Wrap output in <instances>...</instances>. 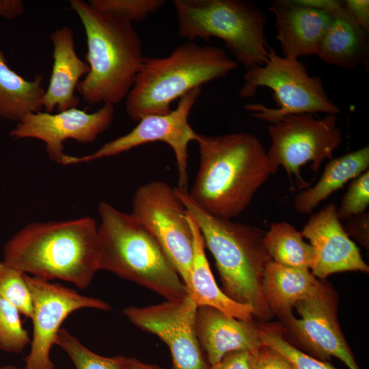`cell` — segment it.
<instances>
[{"mask_svg":"<svg viewBox=\"0 0 369 369\" xmlns=\"http://www.w3.org/2000/svg\"><path fill=\"white\" fill-rule=\"evenodd\" d=\"M320 284L307 268L284 266L270 261L262 280V292L271 314L282 321L292 314V308L317 290Z\"/></svg>","mask_w":369,"mask_h":369,"instance_id":"cell-21","label":"cell"},{"mask_svg":"<svg viewBox=\"0 0 369 369\" xmlns=\"http://www.w3.org/2000/svg\"><path fill=\"white\" fill-rule=\"evenodd\" d=\"M55 343L66 351L76 369H128V358L122 355L107 357L96 354L64 329L59 330Z\"/></svg>","mask_w":369,"mask_h":369,"instance_id":"cell-26","label":"cell"},{"mask_svg":"<svg viewBox=\"0 0 369 369\" xmlns=\"http://www.w3.org/2000/svg\"><path fill=\"white\" fill-rule=\"evenodd\" d=\"M33 303V336L25 369H54L50 351L64 320L72 312L85 308L104 311L111 306L102 300L81 295L59 284H53L25 273Z\"/></svg>","mask_w":369,"mask_h":369,"instance_id":"cell-13","label":"cell"},{"mask_svg":"<svg viewBox=\"0 0 369 369\" xmlns=\"http://www.w3.org/2000/svg\"><path fill=\"white\" fill-rule=\"evenodd\" d=\"M1 41V40H0ZM43 76L27 80L8 64L0 46V118L19 122L43 108Z\"/></svg>","mask_w":369,"mask_h":369,"instance_id":"cell-24","label":"cell"},{"mask_svg":"<svg viewBox=\"0 0 369 369\" xmlns=\"http://www.w3.org/2000/svg\"><path fill=\"white\" fill-rule=\"evenodd\" d=\"M255 353L248 351L228 353L220 361L210 365V369H252Z\"/></svg>","mask_w":369,"mask_h":369,"instance_id":"cell-34","label":"cell"},{"mask_svg":"<svg viewBox=\"0 0 369 369\" xmlns=\"http://www.w3.org/2000/svg\"><path fill=\"white\" fill-rule=\"evenodd\" d=\"M367 48L366 32L357 24L344 3L343 8L332 15L316 55L328 64L351 69L366 57Z\"/></svg>","mask_w":369,"mask_h":369,"instance_id":"cell-22","label":"cell"},{"mask_svg":"<svg viewBox=\"0 0 369 369\" xmlns=\"http://www.w3.org/2000/svg\"><path fill=\"white\" fill-rule=\"evenodd\" d=\"M368 146L331 159L317 183L301 191L295 197V208L301 214L312 213L322 201L349 180L368 170Z\"/></svg>","mask_w":369,"mask_h":369,"instance_id":"cell-23","label":"cell"},{"mask_svg":"<svg viewBox=\"0 0 369 369\" xmlns=\"http://www.w3.org/2000/svg\"><path fill=\"white\" fill-rule=\"evenodd\" d=\"M131 213L158 241L186 286L193 238L188 210L174 188L161 180L141 185L133 195Z\"/></svg>","mask_w":369,"mask_h":369,"instance_id":"cell-10","label":"cell"},{"mask_svg":"<svg viewBox=\"0 0 369 369\" xmlns=\"http://www.w3.org/2000/svg\"><path fill=\"white\" fill-rule=\"evenodd\" d=\"M5 264L33 277L87 288L100 270L98 226L91 217L31 222L3 247Z\"/></svg>","mask_w":369,"mask_h":369,"instance_id":"cell-2","label":"cell"},{"mask_svg":"<svg viewBox=\"0 0 369 369\" xmlns=\"http://www.w3.org/2000/svg\"><path fill=\"white\" fill-rule=\"evenodd\" d=\"M336 115L327 114L316 119L313 114L289 115L269 124L268 132L271 144L266 159L271 174L281 166L286 172L292 184L299 189L308 188L309 182L301 175L300 168L311 163L316 174L325 159H332L333 153L340 146L342 135L338 126Z\"/></svg>","mask_w":369,"mask_h":369,"instance_id":"cell-9","label":"cell"},{"mask_svg":"<svg viewBox=\"0 0 369 369\" xmlns=\"http://www.w3.org/2000/svg\"><path fill=\"white\" fill-rule=\"evenodd\" d=\"M252 369H295L292 364L275 350L262 345L255 353Z\"/></svg>","mask_w":369,"mask_h":369,"instance_id":"cell-32","label":"cell"},{"mask_svg":"<svg viewBox=\"0 0 369 369\" xmlns=\"http://www.w3.org/2000/svg\"><path fill=\"white\" fill-rule=\"evenodd\" d=\"M24 11V4L20 0H0V18L14 19Z\"/></svg>","mask_w":369,"mask_h":369,"instance_id":"cell-36","label":"cell"},{"mask_svg":"<svg viewBox=\"0 0 369 369\" xmlns=\"http://www.w3.org/2000/svg\"><path fill=\"white\" fill-rule=\"evenodd\" d=\"M164 0H89L94 9L118 16L131 23L141 22L165 3Z\"/></svg>","mask_w":369,"mask_h":369,"instance_id":"cell-30","label":"cell"},{"mask_svg":"<svg viewBox=\"0 0 369 369\" xmlns=\"http://www.w3.org/2000/svg\"><path fill=\"white\" fill-rule=\"evenodd\" d=\"M173 5L180 37L189 41L219 38L247 69L266 62L265 17L256 4L243 0H174Z\"/></svg>","mask_w":369,"mask_h":369,"instance_id":"cell-7","label":"cell"},{"mask_svg":"<svg viewBox=\"0 0 369 369\" xmlns=\"http://www.w3.org/2000/svg\"><path fill=\"white\" fill-rule=\"evenodd\" d=\"M269 10L274 14L276 38L283 57L298 59L316 53L332 16L301 4L298 0H279Z\"/></svg>","mask_w":369,"mask_h":369,"instance_id":"cell-17","label":"cell"},{"mask_svg":"<svg viewBox=\"0 0 369 369\" xmlns=\"http://www.w3.org/2000/svg\"><path fill=\"white\" fill-rule=\"evenodd\" d=\"M263 345L267 346L285 357L295 369H338L329 363L306 354L290 344L281 327L274 325H260Z\"/></svg>","mask_w":369,"mask_h":369,"instance_id":"cell-27","label":"cell"},{"mask_svg":"<svg viewBox=\"0 0 369 369\" xmlns=\"http://www.w3.org/2000/svg\"><path fill=\"white\" fill-rule=\"evenodd\" d=\"M0 369H20L14 366L6 365L0 368Z\"/></svg>","mask_w":369,"mask_h":369,"instance_id":"cell-38","label":"cell"},{"mask_svg":"<svg viewBox=\"0 0 369 369\" xmlns=\"http://www.w3.org/2000/svg\"><path fill=\"white\" fill-rule=\"evenodd\" d=\"M239 90L241 98L253 97L260 87L273 92L277 108L259 103L248 104L244 109L269 124L289 115L325 113L337 115L340 108L328 96L323 81L311 77L298 60L279 56L269 47L268 59L262 66L247 68Z\"/></svg>","mask_w":369,"mask_h":369,"instance_id":"cell-8","label":"cell"},{"mask_svg":"<svg viewBox=\"0 0 369 369\" xmlns=\"http://www.w3.org/2000/svg\"><path fill=\"white\" fill-rule=\"evenodd\" d=\"M200 152L191 199L209 214L232 219L250 204L271 175L266 152L254 134L197 133Z\"/></svg>","mask_w":369,"mask_h":369,"instance_id":"cell-1","label":"cell"},{"mask_svg":"<svg viewBox=\"0 0 369 369\" xmlns=\"http://www.w3.org/2000/svg\"><path fill=\"white\" fill-rule=\"evenodd\" d=\"M344 5L353 18L364 31L369 29V1L346 0Z\"/></svg>","mask_w":369,"mask_h":369,"instance_id":"cell-35","label":"cell"},{"mask_svg":"<svg viewBox=\"0 0 369 369\" xmlns=\"http://www.w3.org/2000/svg\"><path fill=\"white\" fill-rule=\"evenodd\" d=\"M128 369H163L161 367L154 365L144 363L138 360L136 358H128Z\"/></svg>","mask_w":369,"mask_h":369,"instance_id":"cell-37","label":"cell"},{"mask_svg":"<svg viewBox=\"0 0 369 369\" xmlns=\"http://www.w3.org/2000/svg\"><path fill=\"white\" fill-rule=\"evenodd\" d=\"M337 305L334 290L320 279L316 291L295 305L301 318L283 322L312 357L325 361L335 357L349 369H360L340 327Z\"/></svg>","mask_w":369,"mask_h":369,"instance_id":"cell-14","label":"cell"},{"mask_svg":"<svg viewBox=\"0 0 369 369\" xmlns=\"http://www.w3.org/2000/svg\"><path fill=\"white\" fill-rule=\"evenodd\" d=\"M197 309L187 296L157 305L128 307L123 312L134 325L158 336L168 346L172 369H210L197 336Z\"/></svg>","mask_w":369,"mask_h":369,"instance_id":"cell-12","label":"cell"},{"mask_svg":"<svg viewBox=\"0 0 369 369\" xmlns=\"http://www.w3.org/2000/svg\"><path fill=\"white\" fill-rule=\"evenodd\" d=\"M86 35L85 62L90 72L77 90L87 104L113 105L131 90L144 57L141 40L133 23L101 12L82 0H70Z\"/></svg>","mask_w":369,"mask_h":369,"instance_id":"cell-3","label":"cell"},{"mask_svg":"<svg viewBox=\"0 0 369 369\" xmlns=\"http://www.w3.org/2000/svg\"><path fill=\"white\" fill-rule=\"evenodd\" d=\"M115 108L104 104L98 111L88 113L77 107L57 113L38 111L26 115L17 122L9 135L12 140L32 138L42 141L51 160L62 164L66 155L64 142L74 139L90 143L106 131L114 118Z\"/></svg>","mask_w":369,"mask_h":369,"instance_id":"cell-15","label":"cell"},{"mask_svg":"<svg viewBox=\"0 0 369 369\" xmlns=\"http://www.w3.org/2000/svg\"><path fill=\"white\" fill-rule=\"evenodd\" d=\"M238 63L217 46L188 41L164 57H145L126 98L125 110L134 121L163 115L173 101L210 81L226 76Z\"/></svg>","mask_w":369,"mask_h":369,"instance_id":"cell-5","label":"cell"},{"mask_svg":"<svg viewBox=\"0 0 369 369\" xmlns=\"http://www.w3.org/2000/svg\"><path fill=\"white\" fill-rule=\"evenodd\" d=\"M188 219L193 232V258L189 279L186 286L188 296L200 306H209L243 320H251L253 308L234 301L218 287L205 254L203 236L199 227L188 211Z\"/></svg>","mask_w":369,"mask_h":369,"instance_id":"cell-20","label":"cell"},{"mask_svg":"<svg viewBox=\"0 0 369 369\" xmlns=\"http://www.w3.org/2000/svg\"><path fill=\"white\" fill-rule=\"evenodd\" d=\"M264 245L271 260L278 264L312 269L316 260L313 247L301 232L286 221L272 223L265 232Z\"/></svg>","mask_w":369,"mask_h":369,"instance_id":"cell-25","label":"cell"},{"mask_svg":"<svg viewBox=\"0 0 369 369\" xmlns=\"http://www.w3.org/2000/svg\"><path fill=\"white\" fill-rule=\"evenodd\" d=\"M197 338L209 365L228 353L235 351L256 352L262 345L260 325L243 320L209 307H197L195 316Z\"/></svg>","mask_w":369,"mask_h":369,"instance_id":"cell-18","label":"cell"},{"mask_svg":"<svg viewBox=\"0 0 369 369\" xmlns=\"http://www.w3.org/2000/svg\"><path fill=\"white\" fill-rule=\"evenodd\" d=\"M336 210L333 204L326 206L311 215L301 232L314 249L316 260L311 272L319 279L344 271L369 272L359 248L344 231Z\"/></svg>","mask_w":369,"mask_h":369,"instance_id":"cell-16","label":"cell"},{"mask_svg":"<svg viewBox=\"0 0 369 369\" xmlns=\"http://www.w3.org/2000/svg\"><path fill=\"white\" fill-rule=\"evenodd\" d=\"M53 44V67L49 86L43 97L46 112H57L77 107L80 100L74 94L81 78L90 72L88 64L81 59L75 50L72 29L66 26L49 36Z\"/></svg>","mask_w":369,"mask_h":369,"instance_id":"cell-19","label":"cell"},{"mask_svg":"<svg viewBox=\"0 0 369 369\" xmlns=\"http://www.w3.org/2000/svg\"><path fill=\"white\" fill-rule=\"evenodd\" d=\"M100 270L152 290L167 301L188 296L184 284L150 232L132 214L98 206Z\"/></svg>","mask_w":369,"mask_h":369,"instance_id":"cell-6","label":"cell"},{"mask_svg":"<svg viewBox=\"0 0 369 369\" xmlns=\"http://www.w3.org/2000/svg\"><path fill=\"white\" fill-rule=\"evenodd\" d=\"M195 220L205 247L213 256L223 292L238 303L251 306L254 316L268 320L273 314L262 292V280L271 261L264 245L265 232L232 219L215 217L197 205L188 190L174 188Z\"/></svg>","mask_w":369,"mask_h":369,"instance_id":"cell-4","label":"cell"},{"mask_svg":"<svg viewBox=\"0 0 369 369\" xmlns=\"http://www.w3.org/2000/svg\"><path fill=\"white\" fill-rule=\"evenodd\" d=\"M0 297L16 307L20 314L32 317L31 295L25 273L0 261Z\"/></svg>","mask_w":369,"mask_h":369,"instance_id":"cell-28","label":"cell"},{"mask_svg":"<svg viewBox=\"0 0 369 369\" xmlns=\"http://www.w3.org/2000/svg\"><path fill=\"white\" fill-rule=\"evenodd\" d=\"M343 228L348 236L354 238L362 246L368 249L369 245V213L355 215L346 221Z\"/></svg>","mask_w":369,"mask_h":369,"instance_id":"cell-33","label":"cell"},{"mask_svg":"<svg viewBox=\"0 0 369 369\" xmlns=\"http://www.w3.org/2000/svg\"><path fill=\"white\" fill-rule=\"evenodd\" d=\"M202 92L197 87L179 99L176 109L163 115H150L139 121L129 133L103 144L94 152L81 156L66 155L62 165H70L115 156L144 144L163 141L172 149L178 169V187L188 188V146L197 133L188 118Z\"/></svg>","mask_w":369,"mask_h":369,"instance_id":"cell-11","label":"cell"},{"mask_svg":"<svg viewBox=\"0 0 369 369\" xmlns=\"http://www.w3.org/2000/svg\"><path fill=\"white\" fill-rule=\"evenodd\" d=\"M368 205L369 171L367 170L348 186L336 213L340 221H346L353 216L366 212Z\"/></svg>","mask_w":369,"mask_h":369,"instance_id":"cell-31","label":"cell"},{"mask_svg":"<svg viewBox=\"0 0 369 369\" xmlns=\"http://www.w3.org/2000/svg\"><path fill=\"white\" fill-rule=\"evenodd\" d=\"M20 314L16 307L0 297V348L4 351L20 353L31 343Z\"/></svg>","mask_w":369,"mask_h":369,"instance_id":"cell-29","label":"cell"}]
</instances>
